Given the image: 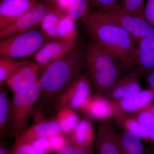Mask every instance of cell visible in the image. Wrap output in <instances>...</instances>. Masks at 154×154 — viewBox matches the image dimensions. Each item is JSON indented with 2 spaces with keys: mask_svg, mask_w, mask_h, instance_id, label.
I'll use <instances>...</instances> for the list:
<instances>
[{
  "mask_svg": "<svg viewBox=\"0 0 154 154\" xmlns=\"http://www.w3.org/2000/svg\"><path fill=\"white\" fill-rule=\"evenodd\" d=\"M81 20L91 39L111 53L125 69L133 67L137 41L103 11L90 10Z\"/></svg>",
  "mask_w": 154,
  "mask_h": 154,
  "instance_id": "1",
  "label": "cell"
},
{
  "mask_svg": "<svg viewBox=\"0 0 154 154\" xmlns=\"http://www.w3.org/2000/svg\"><path fill=\"white\" fill-rule=\"evenodd\" d=\"M86 68L85 48L79 45L60 59L42 69L39 82L41 92L38 108L52 105L67 88L84 74Z\"/></svg>",
  "mask_w": 154,
  "mask_h": 154,
  "instance_id": "2",
  "label": "cell"
},
{
  "mask_svg": "<svg viewBox=\"0 0 154 154\" xmlns=\"http://www.w3.org/2000/svg\"><path fill=\"white\" fill-rule=\"evenodd\" d=\"M84 48L91 89L106 97L126 69L111 53L91 39Z\"/></svg>",
  "mask_w": 154,
  "mask_h": 154,
  "instance_id": "3",
  "label": "cell"
},
{
  "mask_svg": "<svg viewBox=\"0 0 154 154\" xmlns=\"http://www.w3.org/2000/svg\"><path fill=\"white\" fill-rule=\"evenodd\" d=\"M51 41L39 25L0 40V57L26 59Z\"/></svg>",
  "mask_w": 154,
  "mask_h": 154,
  "instance_id": "4",
  "label": "cell"
},
{
  "mask_svg": "<svg viewBox=\"0 0 154 154\" xmlns=\"http://www.w3.org/2000/svg\"><path fill=\"white\" fill-rule=\"evenodd\" d=\"M41 92L39 80L30 88L13 95L11 101L7 133L15 137L26 130Z\"/></svg>",
  "mask_w": 154,
  "mask_h": 154,
  "instance_id": "5",
  "label": "cell"
},
{
  "mask_svg": "<svg viewBox=\"0 0 154 154\" xmlns=\"http://www.w3.org/2000/svg\"><path fill=\"white\" fill-rule=\"evenodd\" d=\"M104 12L137 42L146 36L154 34V28L143 17L128 12L122 8L120 4Z\"/></svg>",
  "mask_w": 154,
  "mask_h": 154,
  "instance_id": "6",
  "label": "cell"
},
{
  "mask_svg": "<svg viewBox=\"0 0 154 154\" xmlns=\"http://www.w3.org/2000/svg\"><path fill=\"white\" fill-rule=\"evenodd\" d=\"M57 7L53 3L38 2L28 12L0 29V40L38 26L45 16Z\"/></svg>",
  "mask_w": 154,
  "mask_h": 154,
  "instance_id": "7",
  "label": "cell"
},
{
  "mask_svg": "<svg viewBox=\"0 0 154 154\" xmlns=\"http://www.w3.org/2000/svg\"><path fill=\"white\" fill-rule=\"evenodd\" d=\"M91 90L88 75L83 74L57 97L51 106L56 111L64 107L79 110L91 94Z\"/></svg>",
  "mask_w": 154,
  "mask_h": 154,
  "instance_id": "8",
  "label": "cell"
},
{
  "mask_svg": "<svg viewBox=\"0 0 154 154\" xmlns=\"http://www.w3.org/2000/svg\"><path fill=\"white\" fill-rule=\"evenodd\" d=\"M42 67L35 61H27L13 74L5 84L13 95L32 87L39 80Z\"/></svg>",
  "mask_w": 154,
  "mask_h": 154,
  "instance_id": "9",
  "label": "cell"
},
{
  "mask_svg": "<svg viewBox=\"0 0 154 154\" xmlns=\"http://www.w3.org/2000/svg\"><path fill=\"white\" fill-rule=\"evenodd\" d=\"M143 74L138 69L132 68L119 79L106 97L116 102L136 94L143 90L140 83Z\"/></svg>",
  "mask_w": 154,
  "mask_h": 154,
  "instance_id": "10",
  "label": "cell"
},
{
  "mask_svg": "<svg viewBox=\"0 0 154 154\" xmlns=\"http://www.w3.org/2000/svg\"><path fill=\"white\" fill-rule=\"evenodd\" d=\"M88 118L101 120L117 116L114 102L105 96L90 94L79 109Z\"/></svg>",
  "mask_w": 154,
  "mask_h": 154,
  "instance_id": "11",
  "label": "cell"
},
{
  "mask_svg": "<svg viewBox=\"0 0 154 154\" xmlns=\"http://www.w3.org/2000/svg\"><path fill=\"white\" fill-rule=\"evenodd\" d=\"M117 134L110 119L100 121L94 144L98 154H122Z\"/></svg>",
  "mask_w": 154,
  "mask_h": 154,
  "instance_id": "12",
  "label": "cell"
},
{
  "mask_svg": "<svg viewBox=\"0 0 154 154\" xmlns=\"http://www.w3.org/2000/svg\"><path fill=\"white\" fill-rule=\"evenodd\" d=\"M154 101V90L150 88L142 90L134 95L114 102L117 114L115 118L137 113Z\"/></svg>",
  "mask_w": 154,
  "mask_h": 154,
  "instance_id": "13",
  "label": "cell"
},
{
  "mask_svg": "<svg viewBox=\"0 0 154 154\" xmlns=\"http://www.w3.org/2000/svg\"><path fill=\"white\" fill-rule=\"evenodd\" d=\"M133 68L138 69L143 75L154 71V34L137 42Z\"/></svg>",
  "mask_w": 154,
  "mask_h": 154,
  "instance_id": "14",
  "label": "cell"
},
{
  "mask_svg": "<svg viewBox=\"0 0 154 154\" xmlns=\"http://www.w3.org/2000/svg\"><path fill=\"white\" fill-rule=\"evenodd\" d=\"M38 2V0H3L0 2V29L28 12Z\"/></svg>",
  "mask_w": 154,
  "mask_h": 154,
  "instance_id": "15",
  "label": "cell"
},
{
  "mask_svg": "<svg viewBox=\"0 0 154 154\" xmlns=\"http://www.w3.org/2000/svg\"><path fill=\"white\" fill-rule=\"evenodd\" d=\"M62 133L57 122L54 119L42 120L34 124L16 137V143H30L39 138H49L54 135Z\"/></svg>",
  "mask_w": 154,
  "mask_h": 154,
  "instance_id": "16",
  "label": "cell"
},
{
  "mask_svg": "<svg viewBox=\"0 0 154 154\" xmlns=\"http://www.w3.org/2000/svg\"><path fill=\"white\" fill-rule=\"evenodd\" d=\"M66 136L69 144L87 149H90L96 140L94 126L88 117L80 120L74 130Z\"/></svg>",
  "mask_w": 154,
  "mask_h": 154,
  "instance_id": "17",
  "label": "cell"
},
{
  "mask_svg": "<svg viewBox=\"0 0 154 154\" xmlns=\"http://www.w3.org/2000/svg\"><path fill=\"white\" fill-rule=\"evenodd\" d=\"M66 14L65 11L57 7L49 11L42 20L39 27L51 41L59 40V25Z\"/></svg>",
  "mask_w": 154,
  "mask_h": 154,
  "instance_id": "18",
  "label": "cell"
},
{
  "mask_svg": "<svg viewBox=\"0 0 154 154\" xmlns=\"http://www.w3.org/2000/svg\"><path fill=\"white\" fill-rule=\"evenodd\" d=\"M117 138L122 154H145L143 140L131 133L124 130Z\"/></svg>",
  "mask_w": 154,
  "mask_h": 154,
  "instance_id": "19",
  "label": "cell"
},
{
  "mask_svg": "<svg viewBox=\"0 0 154 154\" xmlns=\"http://www.w3.org/2000/svg\"><path fill=\"white\" fill-rule=\"evenodd\" d=\"M76 22L67 14L63 18L58 26L59 40L69 45L76 46L78 30Z\"/></svg>",
  "mask_w": 154,
  "mask_h": 154,
  "instance_id": "20",
  "label": "cell"
},
{
  "mask_svg": "<svg viewBox=\"0 0 154 154\" xmlns=\"http://www.w3.org/2000/svg\"><path fill=\"white\" fill-rule=\"evenodd\" d=\"M55 120L57 122L62 133L67 135L74 130L80 121L75 110L64 107L57 110Z\"/></svg>",
  "mask_w": 154,
  "mask_h": 154,
  "instance_id": "21",
  "label": "cell"
},
{
  "mask_svg": "<svg viewBox=\"0 0 154 154\" xmlns=\"http://www.w3.org/2000/svg\"><path fill=\"white\" fill-rule=\"evenodd\" d=\"M117 122L124 129L139 137L142 140L150 142L149 139L135 114L123 116L116 118Z\"/></svg>",
  "mask_w": 154,
  "mask_h": 154,
  "instance_id": "22",
  "label": "cell"
},
{
  "mask_svg": "<svg viewBox=\"0 0 154 154\" xmlns=\"http://www.w3.org/2000/svg\"><path fill=\"white\" fill-rule=\"evenodd\" d=\"M8 89L5 83L0 86V136L2 138L7 133L11 101Z\"/></svg>",
  "mask_w": 154,
  "mask_h": 154,
  "instance_id": "23",
  "label": "cell"
},
{
  "mask_svg": "<svg viewBox=\"0 0 154 154\" xmlns=\"http://www.w3.org/2000/svg\"><path fill=\"white\" fill-rule=\"evenodd\" d=\"M75 46L69 45L57 40L49 42L43 47L53 62L63 57Z\"/></svg>",
  "mask_w": 154,
  "mask_h": 154,
  "instance_id": "24",
  "label": "cell"
},
{
  "mask_svg": "<svg viewBox=\"0 0 154 154\" xmlns=\"http://www.w3.org/2000/svg\"><path fill=\"white\" fill-rule=\"evenodd\" d=\"M27 60L0 57V84L5 83Z\"/></svg>",
  "mask_w": 154,
  "mask_h": 154,
  "instance_id": "25",
  "label": "cell"
},
{
  "mask_svg": "<svg viewBox=\"0 0 154 154\" xmlns=\"http://www.w3.org/2000/svg\"><path fill=\"white\" fill-rule=\"evenodd\" d=\"M90 10L89 0H70L66 13L76 21L82 19Z\"/></svg>",
  "mask_w": 154,
  "mask_h": 154,
  "instance_id": "26",
  "label": "cell"
},
{
  "mask_svg": "<svg viewBox=\"0 0 154 154\" xmlns=\"http://www.w3.org/2000/svg\"><path fill=\"white\" fill-rule=\"evenodd\" d=\"M139 121L144 128L150 142L154 143V117L144 110L135 113Z\"/></svg>",
  "mask_w": 154,
  "mask_h": 154,
  "instance_id": "27",
  "label": "cell"
},
{
  "mask_svg": "<svg viewBox=\"0 0 154 154\" xmlns=\"http://www.w3.org/2000/svg\"><path fill=\"white\" fill-rule=\"evenodd\" d=\"M145 4V0H122L120 5L128 12L143 17Z\"/></svg>",
  "mask_w": 154,
  "mask_h": 154,
  "instance_id": "28",
  "label": "cell"
},
{
  "mask_svg": "<svg viewBox=\"0 0 154 154\" xmlns=\"http://www.w3.org/2000/svg\"><path fill=\"white\" fill-rule=\"evenodd\" d=\"M90 10L105 12L120 4L119 0H89Z\"/></svg>",
  "mask_w": 154,
  "mask_h": 154,
  "instance_id": "29",
  "label": "cell"
},
{
  "mask_svg": "<svg viewBox=\"0 0 154 154\" xmlns=\"http://www.w3.org/2000/svg\"><path fill=\"white\" fill-rule=\"evenodd\" d=\"M48 139L52 152H58L69 144L67 136L62 133L53 135L48 138Z\"/></svg>",
  "mask_w": 154,
  "mask_h": 154,
  "instance_id": "30",
  "label": "cell"
},
{
  "mask_svg": "<svg viewBox=\"0 0 154 154\" xmlns=\"http://www.w3.org/2000/svg\"><path fill=\"white\" fill-rule=\"evenodd\" d=\"M28 143H30L39 154L52 153V152L48 138H39Z\"/></svg>",
  "mask_w": 154,
  "mask_h": 154,
  "instance_id": "31",
  "label": "cell"
},
{
  "mask_svg": "<svg viewBox=\"0 0 154 154\" xmlns=\"http://www.w3.org/2000/svg\"><path fill=\"white\" fill-rule=\"evenodd\" d=\"M11 154H39L29 143H16L11 151Z\"/></svg>",
  "mask_w": 154,
  "mask_h": 154,
  "instance_id": "32",
  "label": "cell"
},
{
  "mask_svg": "<svg viewBox=\"0 0 154 154\" xmlns=\"http://www.w3.org/2000/svg\"><path fill=\"white\" fill-rule=\"evenodd\" d=\"M143 17L146 22L154 28V0H146Z\"/></svg>",
  "mask_w": 154,
  "mask_h": 154,
  "instance_id": "33",
  "label": "cell"
},
{
  "mask_svg": "<svg viewBox=\"0 0 154 154\" xmlns=\"http://www.w3.org/2000/svg\"><path fill=\"white\" fill-rule=\"evenodd\" d=\"M90 149L81 148L72 145H67L60 151L57 154H89L91 152Z\"/></svg>",
  "mask_w": 154,
  "mask_h": 154,
  "instance_id": "34",
  "label": "cell"
},
{
  "mask_svg": "<svg viewBox=\"0 0 154 154\" xmlns=\"http://www.w3.org/2000/svg\"><path fill=\"white\" fill-rule=\"evenodd\" d=\"M147 75V82L148 83L150 88L154 90V71Z\"/></svg>",
  "mask_w": 154,
  "mask_h": 154,
  "instance_id": "35",
  "label": "cell"
},
{
  "mask_svg": "<svg viewBox=\"0 0 154 154\" xmlns=\"http://www.w3.org/2000/svg\"><path fill=\"white\" fill-rule=\"evenodd\" d=\"M0 154H11V151H9L5 144L2 142L0 145Z\"/></svg>",
  "mask_w": 154,
  "mask_h": 154,
  "instance_id": "36",
  "label": "cell"
},
{
  "mask_svg": "<svg viewBox=\"0 0 154 154\" xmlns=\"http://www.w3.org/2000/svg\"><path fill=\"white\" fill-rule=\"evenodd\" d=\"M142 110H144L149 112L154 117V103L152 102L151 104H149Z\"/></svg>",
  "mask_w": 154,
  "mask_h": 154,
  "instance_id": "37",
  "label": "cell"
},
{
  "mask_svg": "<svg viewBox=\"0 0 154 154\" xmlns=\"http://www.w3.org/2000/svg\"><path fill=\"white\" fill-rule=\"evenodd\" d=\"M38 1H38L39 2H42L53 3V4H55L57 5V0H38Z\"/></svg>",
  "mask_w": 154,
  "mask_h": 154,
  "instance_id": "38",
  "label": "cell"
},
{
  "mask_svg": "<svg viewBox=\"0 0 154 154\" xmlns=\"http://www.w3.org/2000/svg\"><path fill=\"white\" fill-rule=\"evenodd\" d=\"M95 154L92 151L90 153V154Z\"/></svg>",
  "mask_w": 154,
  "mask_h": 154,
  "instance_id": "39",
  "label": "cell"
},
{
  "mask_svg": "<svg viewBox=\"0 0 154 154\" xmlns=\"http://www.w3.org/2000/svg\"><path fill=\"white\" fill-rule=\"evenodd\" d=\"M3 1V0H0V2H1V1Z\"/></svg>",
  "mask_w": 154,
  "mask_h": 154,
  "instance_id": "40",
  "label": "cell"
}]
</instances>
